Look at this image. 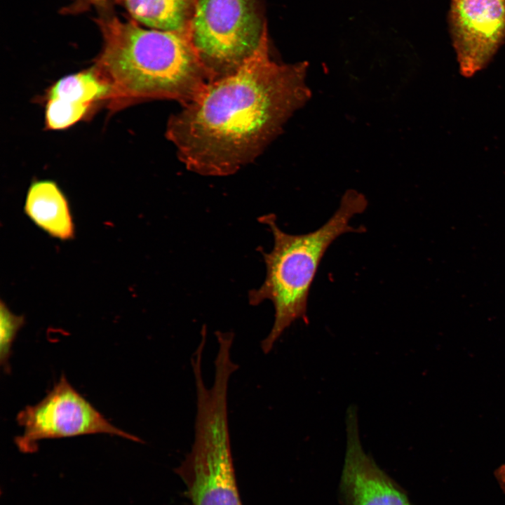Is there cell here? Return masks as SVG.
I'll return each instance as SVG.
<instances>
[{"instance_id": "7a4b0ae2", "label": "cell", "mask_w": 505, "mask_h": 505, "mask_svg": "<svg viewBox=\"0 0 505 505\" xmlns=\"http://www.w3.org/2000/svg\"><path fill=\"white\" fill-rule=\"evenodd\" d=\"M97 22L103 46L92 67L109 88L104 104L111 112L152 100L184 105L209 82L189 28L145 29L116 17Z\"/></svg>"}, {"instance_id": "8992f818", "label": "cell", "mask_w": 505, "mask_h": 505, "mask_svg": "<svg viewBox=\"0 0 505 505\" xmlns=\"http://www.w3.org/2000/svg\"><path fill=\"white\" fill-rule=\"evenodd\" d=\"M22 427L15 443L22 452H34L45 439L105 433L142 442L137 436L110 423L62 375L38 403L27 405L17 415Z\"/></svg>"}, {"instance_id": "52a82bcc", "label": "cell", "mask_w": 505, "mask_h": 505, "mask_svg": "<svg viewBox=\"0 0 505 505\" xmlns=\"http://www.w3.org/2000/svg\"><path fill=\"white\" fill-rule=\"evenodd\" d=\"M450 20L459 72L471 77L505 39V0H452Z\"/></svg>"}, {"instance_id": "277c9868", "label": "cell", "mask_w": 505, "mask_h": 505, "mask_svg": "<svg viewBox=\"0 0 505 505\" xmlns=\"http://www.w3.org/2000/svg\"><path fill=\"white\" fill-rule=\"evenodd\" d=\"M175 473L193 505H242L236 481L227 404L220 400L198 403L194 440Z\"/></svg>"}, {"instance_id": "5bb4252c", "label": "cell", "mask_w": 505, "mask_h": 505, "mask_svg": "<svg viewBox=\"0 0 505 505\" xmlns=\"http://www.w3.org/2000/svg\"><path fill=\"white\" fill-rule=\"evenodd\" d=\"M494 476L501 488L505 492V464L498 467L494 471Z\"/></svg>"}, {"instance_id": "9a60e30c", "label": "cell", "mask_w": 505, "mask_h": 505, "mask_svg": "<svg viewBox=\"0 0 505 505\" xmlns=\"http://www.w3.org/2000/svg\"><path fill=\"white\" fill-rule=\"evenodd\" d=\"M88 1L93 2L95 4H104L106 1V0H88Z\"/></svg>"}, {"instance_id": "3957f363", "label": "cell", "mask_w": 505, "mask_h": 505, "mask_svg": "<svg viewBox=\"0 0 505 505\" xmlns=\"http://www.w3.org/2000/svg\"><path fill=\"white\" fill-rule=\"evenodd\" d=\"M365 197L348 191L332 217L321 227L303 234H290L276 224L274 215L263 218L274 237V246L264 252L267 274L263 283L249 292L252 305L269 300L274 308V320L268 335L262 340L264 354H269L275 343L295 321L308 323L309 292L321 262L330 245L342 234L364 232V227L350 224L351 219L364 212Z\"/></svg>"}, {"instance_id": "6da1fadb", "label": "cell", "mask_w": 505, "mask_h": 505, "mask_svg": "<svg viewBox=\"0 0 505 505\" xmlns=\"http://www.w3.org/2000/svg\"><path fill=\"white\" fill-rule=\"evenodd\" d=\"M307 64L271 59L266 25L253 53L234 73L209 81L171 116L166 136L191 171L224 176L252 161L309 100Z\"/></svg>"}, {"instance_id": "7c38bea8", "label": "cell", "mask_w": 505, "mask_h": 505, "mask_svg": "<svg viewBox=\"0 0 505 505\" xmlns=\"http://www.w3.org/2000/svg\"><path fill=\"white\" fill-rule=\"evenodd\" d=\"M93 106L66 101L58 98L48 99L45 109L46 128L62 130L84 118Z\"/></svg>"}, {"instance_id": "9c48e42d", "label": "cell", "mask_w": 505, "mask_h": 505, "mask_svg": "<svg viewBox=\"0 0 505 505\" xmlns=\"http://www.w3.org/2000/svg\"><path fill=\"white\" fill-rule=\"evenodd\" d=\"M24 212L50 236L62 241L74 238L75 228L69 202L55 182H33L27 192Z\"/></svg>"}, {"instance_id": "4fadbf2b", "label": "cell", "mask_w": 505, "mask_h": 505, "mask_svg": "<svg viewBox=\"0 0 505 505\" xmlns=\"http://www.w3.org/2000/svg\"><path fill=\"white\" fill-rule=\"evenodd\" d=\"M24 323V316L13 314L1 300L0 304V362L5 370H8L13 343Z\"/></svg>"}, {"instance_id": "30bf717a", "label": "cell", "mask_w": 505, "mask_h": 505, "mask_svg": "<svg viewBox=\"0 0 505 505\" xmlns=\"http://www.w3.org/2000/svg\"><path fill=\"white\" fill-rule=\"evenodd\" d=\"M133 20L150 29L181 31L187 28L189 0H119Z\"/></svg>"}, {"instance_id": "ba28073f", "label": "cell", "mask_w": 505, "mask_h": 505, "mask_svg": "<svg viewBox=\"0 0 505 505\" xmlns=\"http://www.w3.org/2000/svg\"><path fill=\"white\" fill-rule=\"evenodd\" d=\"M346 448L340 482L344 505H412L407 494L363 449L357 411L346 415Z\"/></svg>"}, {"instance_id": "5b68a950", "label": "cell", "mask_w": 505, "mask_h": 505, "mask_svg": "<svg viewBox=\"0 0 505 505\" xmlns=\"http://www.w3.org/2000/svg\"><path fill=\"white\" fill-rule=\"evenodd\" d=\"M250 0H198L189 27L209 81L234 73L263 32Z\"/></svg>"}, {"instance_id": "8fae6325", "label": "cell", "mask_w": 505, "mask_h": 505, "mask_svg": "<svg viewBox=\"0 0 505 505\" xmlns=\"http://www.w3.org/2000/svg\"><path fill=\"white\" fill-rule=\"evenodd\" d=\"M108 94L107 86L90 67L58 80L48 90L47 98H58L93 107L97 102L105 103Z\"/></svg>"}]
</instances>
